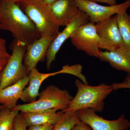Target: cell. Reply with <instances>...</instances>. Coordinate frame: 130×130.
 I'll return each mask as SVG.
<instances>
[{
  "mask_svg": "<svg viewBox=\"0 0 130 130\" xmlns=\"http://www.w3.org/2000/svg\"><path fill=\"white\" fill-rule=\"evenodd\" d=\"M96 3H106L109 6H115L118 5L116 0H89Z\"/></svg>",
  "mask_w": 130,
  "mask_h": 130,
  "instance_id": "484cf974",
  "label": "cell"
},
{
  "mask_svg": "<svg viewBox=\"0 0 130 130\" xmlns=\"http://www.w3.org/2000/svg\"><path fill=\"white\" fill-rule=\"evenodd\" d=\"M8 1H11L13 2L18 3H19L25 1H27V0H8Z\"/></svg>",
  "mask_w": 130,
  "mask_h": 130,
  "instance_id": "f1b7e54d",
  "label": "cell"
},
{
  "mask_svg": "<svg viewBox=\"0 0 130 130\" xmlns=\"http://www.w3.org/2000/svg\"><path fill=\"white\" fill-rule=\"evenodd\" d=\"M29 83L28 76L16 83L0 90V104L12 110L17 106L24 89Z\"/></svg>",
  "mask_w": 130,
  "mask_h": 130,
  "instance_id": "2e32d148",
  "label": "cell"
},
{
  "mask_svg": "<svg viewBox=\"0 0 130 130\" xmlns=\"http://www.w3.org/2000/svg\"><path fill=\"white\" fill-rule=\"evenodd\" d=\"M54 39L48 37L41 36L27 46L23 63L29 71L36 68L38 62L45 58L49 47Z\"/></svg>",
  "mask_w": 130,
  "mask_h": 130,
  "instance_id": "7c38bea8",
  "label": "cell"
},
{
  "mask_svg": "<svg viewBox=\"0 0 130 130\" xmlns=\"http://www.w3.org/2000/svg\"><path fill=\"white\" fill-rule=\"evenodd\" d=\"M12 130H14V129H13H13H12Z\"/></svg>",
  "mask_w": 130,
  "mask_h": 130,
  "instance_id": "1f68e13d",
  "label": "cell"
},
{
  "mask_svg": "<svg viewBox=\"0 0 130 130\" xmlns=\"http://www.w3.org/2000/svg\"><path fill=\"white\" fill-rule=\"evenodd\" d=\"M0 29H2V27L1 25H0Z\"/></svg>",
  "mask_w": 130,
  "mask_h": 130,
  "instance_id": "4dcf8cb0",
  "label": "cell"
},
{
  "mask_svg": "<svg viewBox=\"0 0 130 130\" xmlns=\"http://www.w3.org/2000/svg\"><path fill=\"white\" fill-rule=\"evenodd\" d=\"M89 22L88 16L82 10L78 9L77 13L72 21L52 41L49 47L45 57L46 59V66L48 70L50 69L53 61L55 60L56 54L64 42L72 36L80 26Z\"/></svg>",
  "mask_w": 130,
  "mask_h": 130,
  "instance_id": "ba28073f",
  "label": "cell"
},
{
  "mask_svg": "<svg viewBox=\"0 0 130 130\" xmlns=\"http://www.w3.org/2000/svg\"><path fill=\"white\" fill-rule=\"evenodd\" d=\"M73 97L66 90L51 85L39 94L38 99L34 102L17 105L12 110L21 112L56 109L63 111L67 109Z\"/></svg>",
  "mask_w": 130,
  "mask_h": 130,
  "instance_id": "3957f363",
  "label": "cell"
},
{
  "mask_svg": "<svg viewBox=\"0 0 130 130\" xmlns=\"http://www.w3.org/2000/svg\"><path fill=\"white\" fill-rule=\"evenodd\" d=\"M11 46L12 54L2 73L0 90L28 76L29 73L23 63L27 45L23 42L14 39Z\"/></svg>",
  "mask_w": 130,
  "mask_h": 130,
  "instance_id": "5b68a950",
  "label": "cell"
},
{
  "mask_svg": "<svg viewBox=\"0 0 130 130\" xmlns=\"http://www.w3.org/2000/svg\"><path fill=\"white\" fill-rule=\"evenodd\" d=\"M8 59H0V82H1V77L3 69L7 63Z\"/></svg>",
  "mask_w": 130,
  "mask_h": 130,
  "instance_id": "4316f807",
  "label": "cell"
},
{
  "mask_svg": "<svg viewBox=\"0 0 130 130\" xmlns=\"http://www.w3.org/2000/svg\"><path fill=\"white\" fill-rule=\"evenodd\" d=\"M72 43L89 56L98 58L100 49L106 47L98 35L95 24L89 22L79 26L70 38Z\"/></svg>",
  "mask_w": 130,
  "mask_h": 130,
  "instance_id": "8992f818",
  "label": "cell"
},
{
  "mask_svg": "<svg viewBox=\"0 0 130 130\" xmlns=\"http://www.w3.org/2000/svg\"><path fill=\"white\" fill-rule=\"evenodd\" d=\"M80 120L86 123L93 130H127L130 123L123 114L117 119L109 120L100 117L90 108H85L77 111Z\"/></svg>",
  "mask_w": 130,
  "mask_h": 130,
  "instance_id": "9c48e42d",
  "label": "cell"
},
{
  "mask_svg": "<svg viewBox=\"0 0 130 130\" xmlns=\"http://www.w3.org/2000/svg\"><path fill=\"white\" fill-rule=\"evenodd\" d=\"M10 56L7 50L6 40L0 37V59H8Z\"/></svg>",
  "mask_w": 130,
  "mask_h": 130,
  "instance_id": "603a6c76",
  "label": "cell"
},
{
  "mask_svg": "<svg viewBox=\"0 0 130 130\" xmlns=\"http://www.w3.org/2000/svg\"><path fill=\"white\" fill-rule=\"evenodd\" d=\"M77 89L76 94L73 98L66 109L62 111H77L80 109L90 108L95 112H101L105 106L104 100L113 91L111 86L105 83L91 86L76 79Z\"/></svg>",
  "mask_w": 130,
  "mask_h": 130,
  "instance_id": "7a4b0ae2",
  "label": "cell"
},
{
  "mask_svg": "<svg viewBox=\"0 0 130 130\" xmlns=\"http://www.w3.org/2000/svg\"><path fill=\"white\" fill-rule=\"evenodd\" d=\"M1 1H2V0H0V2H1Z\"/></svg>",
  "mask_w": 130,
  "mask_h": 130,
  "instance_id": "d6a6232c",
  "label": "cell"
},
{
  "mask_svg": "<svg viewBox=\"0 0 130 130\" xmlns=\"http://www.w3.org/2000/svg\"><path fill=\"white\" fill-rule=\"evenodd\" d=\"M71 130H92V129L86 123L81 121L74 126Z\"/></svg>",
  "mask_w": 130,
  "mask_h": 130,
  "instance_id": "d4e9b609",
  "label": "cell"
},
{
  "mask_svg": "<svg viewBox=\"0 0 130 130\" xmlns=\"http://www.w3.org/2000/svg\"><path fill=\"white\" fill-rule=\"evenodd\" d=\"M48 7L53 19L59 27L68 25L79 9L74 0H57Z\"/></svg>",
  "mask_w": 130,
  "mask_h": 130,
  "instance_id": "8fae6325",
  "label": "cell"
},
{
  "mask_svg": "<svg viewBox=\"0 0 130 130\" xmlns=\"http://www.w3.org/2000/svg\"><path fill=\"white\" fill-rule=\"evenodd\" d=\"M0 25L2 30L10 31L16 39L27 46L41 37L36 27L17 3L0 2Z\"/></svg>",
  "mask_w": 130,
  "mask_h": 130,
  "instance_id": "6da1fadb",
  "label": "cell"
},
{
  "mask_svg": "<svg viewBox=\"0 0 130 130\" xmlns=\"http://www.w3.org/2000/svg\"><path fill=\"white\" fill-rule=\"evenodd\" d=\"M41 1L47 7H49L50 6L53 5L57 0H41Z\"/></svg>",
  "mask_w": 130,
  "mask_h": 130,
  "instance_id": "83f0119b",
  "label": "cell"
},
{
  "mask_svg": "<svg viewBox=\"0 0 130 130\" xmlns=\"http://www.w3.org/2000/svg\"><path fill=\"white\" fill-rule=\"evenodd\" d=\"M54 127L53 125H38L29 126L27 130H53Z\"/></svg>",
  "mask_w": 130,
  "mask_h": 130,
  "instance_id": "cb8c5ba5",
  "label": "cell"
},
{
  "mask_svg": "<svg viewBox=\"0 0 130 130\" xmlns=\"http://www.w3.org/2000/svg\"><path fill=\"white\" fill-rule=\"evenodd\" d=\"M95 25L98 35L107 51H114L125 45L119 30L116 14Z\"/></svg>",
  "mask_w": 130,
  "mask_h": 130,
  "instance_id": "30bf717a",
  "label": "cell"
},
{
  "mask_svg": "<svg viewBox=\"0 0 130 130\" xmlns=\"http://www.w3.org/2000/svg\"><path fill=\"white\" fill-rule=\"evenodd\" d=\"M17 4L29 18L41 36L55 38L59 33V26L51 16L48 7L41 0H27Z\"/></svg>",
  "mask_w": 130,
  "mask_h": 130,
  "instance_id": "277c9868",
  "label": "cell"
},
{
  "mask_svg": "<svg viewBox=\"0 0 130 130\" xmlns=\"http://www.w3.org/2000/svg\"><path fill=\"white\" fill-rule=\"evenodd\" d=\"M78 9L88 16L89 22L96 24L107 19L114 14L126 12L130 7V0L115 6H105L89 0H74Z\"/></svg>",
  "mask_w": 130,
  "mask_h": 130,
  "instance_id": "52a82bcc",
  "label": "cell"
},
{
  "mask_svg": "<svg viewBox=\"0 0 130 130\" xmlns=\"http://www.w3.org/2000/svg\"><path fill=\"white\" fill-rule=\"evenodd\" d=\"M5 108H6V107L4 106H3V105H0V111L1 110H2V109H5Z\"/></svg>",
  "mask_w": 130,
  "mask_h": 130,
  "instance_id": "f546056e",
  "label": "cell"
},
{
  "mask_svg": "<svg viewBox=\"0 0 130 130\" xmlns=\"http://www.w3.org/2000/svg\"><path fill=\"white\" fill-rule=\"evenodd\" d=\"M56 74H58L57 72L51 73H42L36 68L31 70L28 75L29 85L24 89L20 100L26 103H30L36 101L40 94L39 90L43 82L48 78Z\"/></svg>",
  "mask_w": 130,
  "mask_h": 130,
  "instance_id": "5bb4252c",
  "label": "cell"
},
{
  "mask_svg": "<svg viewBox=\"0 0 130 130\" xmlns=\"http://www.w3.org/2000/svg\"><path fill=\"white\" fill-rule=\"evenodd\" d=\"M80 121L77 111H66L64 112L59 121L54 125L53 130H71Z\"/></svg>",
  "mask_w": 130,
  "mask_h": 130,
  "instance_id": "e0dca14e",
  "label": "cell"
},
{
  "mask_svg": "<svg viewBox=\"0 0 130 130\" xmlns=\"http://www.w3.org/2000/svg\"><path fill=\"white\" fill-rule=\"evenodd\" d=\"M56 109H48L37 111L21 112L27 127L38 125H55L59 121L63 113L58 112Z\"/></svg>",
  "mask_w": 130,
  "mask_h": 130,
  "instance_id": "9a60e30c",
  "label": "cell"
},
{
  "mask_svg": "<svg viewBox=\"0 0 130 130\" xmlns=\"http://www.w3.org/2000/svg\"><path fill=\"white\" fill-rule=\"evenodd\" d=\"M120 32L125 44L130 47V15L125 12L116 14Z\"/></svg>",
  "mask_w": 130,
  "mask_h": 130,
  "instance_id": "ac0fdd59",
  "label": "cell"
},
{
  "mask_svg": "<svg viewBox=\"0 0 130 130\" xmlns=\"http://www.w3.org/2000/svg\"><path fill=\"white\" fill-rule=\"evenodd\" d=\"M25 120L21 113H19L14 120L13 129L14 130H27Z\"/></svg>",
  "mask_w": 130,
  "mask_h": 130,
  "instance_id": "44dd1931",
  "label": "cell"
},
{
  "mask_svg": "<svg viewBox=\"0 0 130 130\" xmlns=\"http://www.w3.org/2000/svg\"><path fill=\"white\" fill-rule=\"evenodd\" d=\"M19 111L5 108L0 111V130H12Z\"/></svg>",
  "mask_w": 130,
  "mask_h": 130,
  "instance_id": "d6986e66",
  "label": "cell"
},
{
  "mask_svg": "<svg viewBox=\"0 0 130 130\" xmlns=\"http://www.w3.org/2000/svg\"><path fill=\"white\" fill-rule=\"evenodd\" d=\"M98 58L115 70L130 74V47L124 45L112 51L100 50Z\"/></svg>",
  "mask_w": 130,
  "mask_h": 130,
  "instance_id": "4fadbf2b",
  "label": "cell"
},
{
  "mask_svg": "<svg viewBox=\"0 0 130 130\" xmlns=\"http://www.w3.org/2000/svg\"><path fill=\"white\" fill-rule=\"evenodd\" d=\"M111 86L113 90L123 89H130V74H128L122 83H115Z\"/></svg>",
  "mask_w": 130,
  "mask_h": 130,
  "instance_id": "7402d4cb",
  "label": "cell"
},
{
  "mask_svg": "<svg viewBox=\"0 0 130 130\" xmlns=\"http://www.w3.org/2000/svg\"><path fill=\"white\" fill-rule=\"evenodd\" d=\"M83 66L80 64L70 66L66 65L63 67L62 70L58 72V74L61 73H67L76 76L80 78L83 83L88 84L86 77L82 74Z\"/></svg>",
  "mask_w": 130,
  "mask_h": 130,
  "instance_id": "ffe728a7",
  "label": "cell"
}]
</instances>
